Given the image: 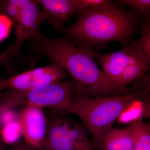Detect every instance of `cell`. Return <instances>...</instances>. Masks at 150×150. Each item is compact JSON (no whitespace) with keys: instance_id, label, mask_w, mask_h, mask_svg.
Returning a JSON list of instances; mask_svg holds the SVG:
<instances>
[{"instance_id":"5","label":"cell","mask_w":150,"mask_h":150,"mask_svg":"<svg viewBox=\"0 0 150 150\" xmlns=\"http://www.w3.org/2000/svg\"><path fill=\"white\" fill-rule=\"evenodd\" d=\"M84 128L74 121L54 117L47 124L42 150H93Z\"/></svg>"},{"instance_id":"11","label":"cell","mask_w":150,"mask_h":150,"mask_svg":"<svg viewBox=\"0 0 150 150\" xmlns=\"http://www.w3.org/2000/svg\"><path fill=\"white\" fill-rule=\"evenodd\" d=\"M96 148L100 150H134V139L130 126L108 131Z\"/></svg>"},{"instance_id":"20","label":"cell","mask_w":150,"mask_h":150,"mask_svg":"<svg viewBox=\"0 0 150 150\" xmlns=\"http://www.w3.org/2000/svg\"><path fill=\"white\" fill-rule=\"evenodd\" d=\"M9 55H13V48L12 45L2 53H0V63L4 61Z\"/></svg>"},{"instance_id":"8","label":"cell","mask_w":150,"mask_h":150,"mask_svg":"<svg viewBox=\"0 0 150 150\" xmlns=\"http://www.w3.org/2000/svg\"><path fill=\"white\" fill-rule=\"evenodd\" d=\"M92 54L99 62L105 77L116 88L118 79L128 65L142 60L150 62L133 43L116 52L104 54L92 52Z\"/></svg>"},{"instance_id":"13","label":"cell","mask_w":150,"mask_h":150,"mask_svg":"<svg viewBox=\"0 0 150 150\" xmlns=\"http://www.w3.org/2000/svg\"><path fill=\"white\" fill-rule=\"evenodd\" d=\"M134 139V150H150V128L141 121L131 123Z\"/></svg>"},{"instance_id":"18","label":"cell","mask_w":150,"mask_h":150,"mask_svg":"<svg viewBox=\"0 0 150 150\" xmlns=\"http://www.w3.org/2000/svg\"><path fill=\"white\" fill-rule=\"evenodd\" d=\"M13 24V22L9 18L0 14V43L8 37Z\"/></svg>"},{"instance_id":"4","label":"cell","mask_w":150,"mask_h":150,"mask_svg":"<svg viewBox=\"0 0 150 150\" xmlns=\"http://www.w3.org/2000/svg\"><path fill=\"white\" fill-rule=\"evenodd\" d=\"M76 92L71 80L60 81L28 90H8L0 94V115L20 105L50 108L60 110Z\"/></svg>"},{"instance_id":"9","label":"cell","mask_w":150,"mask_h":150,"mask_svg":"<svg viewBox=\"0 0 150 150\" xmlns=\"http://www.w3.org/2000/svg\"><path fill=\"white\" fill-rule=\"evenodd\" d=\"M18 119L25 144L33 149L42 150L47 129L46 118L42 108L24 106L18 114Z\"/></svg>"},{"instance_id":"1","label":"cell","mask_w":150,"mask_h":150,"mask_svg":"<svg viewBox=\"0 0 150 150\" xmlns=\"http://www.w3.org/2000/svg\"><path fill=\"white\" fill-rule=\"evenodd\" d=\"M34 42V50L46 54L71 75L76 96L96 98L125 94L108 81L92 51L77 48L67 36L51 38L41 33Z\"/></svg>"},{"instance_id":"16","label":"cell","mask_w":150,"mask_h":150,"mask_svg":"<svg viewBox=\"0 0 150 150\" xmlns=\"http://www.w3.org/2000/svg\"><path fill=\"white\" fill-rule=\"evenodd\" d=\"M142 36L137 42L133 43L134 46L150 62V22L148 20L142 25Z\"/></svg>"},{"instance_id":"21","label":"cell","mask_w":150,"mask_h":150,"mask_svg":"<svg viewBox=\"0 0 150 150\" xmlns=\"http://www.w3.org/2000/svg\"><path fill=\"white\" fill-rule=\"evenodd\" d=\"M11 150H34V149L30 147L25 143V144L19 143L15 146Z\"/></svg>"},{"instance_id":"23","label":"cell","mask_w":150,"mask_h":150,"mask_svg":"<svg viewBox=\"0 0 150 150\" xmlns=\"http://www.w3.org/2000/svg\"></svg>"},{"instance_id":"10","label":"cell","mask_w":150,"mask_h":150,"mask_svg":"<svg viewBox=\"0 0 150 150\" xmlns=\"http://www.w3.org/2000/svg\"><path fill=\"white\" fill-rule=\"evenodd\" d=\"M48 23L55 29H60L73 14L81 11L76 0H39Z\"/></svg>"},{"instance_id":"12","label":"cell","mask_w":150,"mask_h":150,"mask_svg":"<svg viewBox=\"0 0 150 150\" xmlns=\"http://www.w3.org/2000/svg\"><path fill=\"white\" fill-rule=\"evenodd\" d=\"M150 70V62L142 60L130 64L125 68L116 83V88L126 93L127 86Z\"/></svg>"},{"instance_id":"3","label":"cell","mask_w":150,"mask_h":150,"mask_svg":"<svg viewBox=\"0 0 150 150\" xmlns=\"http://www.w3.org/2000/svg\"><path fill=\"white\" fill-rule=\"evenodd\" d=\"M147 91L143 89L119 95L96 98L74 95L61 111L73 113L81 118L92 134L93 147L95 149L104 134L112 129L114 122L122 112Z\"/></svg>"},{"instance_id":"2","label":"cell","mask_w":150,"mask_h":150,"mask_svg":"<svg viewBox=\"0 0 150 150\" xmlns=\"http://www.w3.org/2000/svg\"><path fill=\"white\" fill-rule=\"evenodd\" d=\"M138 14L118 8L112 2L78 13L74 24L59 31L85 47H95L110 41L126 45L136 31Z\"/></svg>"},{"instance_id":"17","label":"cell","mask_w":150,"mask_h":150,"mask_svg":"<svg viewBox=\"0 0 150 150\" xmlns=\"http://www.w3.org/2000/svg\"><path fill=\"white\" fill-rule=\"evenodd\" d=\"M118 2L121 5L134 9L142 14L150 12V0H121Z\"/></svg>"},{"instance_id":"6","label":"cell","mask_w":150,"mask_h":150,"mask_svg":"<svg viewBox=\"0 0 150 150\" xmlns=\"http://www.w3.org/2000/svg\"><path fill=\"white\" fill-rule=\"evenodd\" d=\"M69 76L61 66L52 62L48 66L29 70L9 79L0 77V92L6 90L32 89L63 81Z\"/></svg>"},{"instance_id":"19","label":"cell","mask_w":150,"mask_h":150,"mask_svg":"<svg viewBox=\"0 0 150 150\" xmlns=\"http://www.w3.org/2000/svg\"><path fill=\"white\" fill-rule=\"evenodd\" d=\"M81 11L100 7L107 5L112 2L108 0H76Z\"/></svg>"},{"instance_id":"15","label":"cell","mask_w":150,"mask_h":150,"mask_svg":"<svg viewBox=\"0 0 150 150\" xmlns=\"http://www.w3.org/2000/svg\"><path fill=\"white\" fill-rule=\"evenodd\" d=\"M28 0H5L1 1L0 14L8 17L13 24L18 19L23 8Z\"/></svg>"},{"instance_id":"7","label":"cell","mask_w":150,"mask_h":150,"mask_svg":"<svg viewBox=\"0 0 150 150\" xmlns=\"http://www.w3.org/2000/svg\"><path fill=\"white\" fill-rule=\"evenodd\" d=\"M40 5L38 1L28 0L23 8L18 19L14 23L16 39L12 45L14 56L19 55L25 40L29 39L35 41L41 34L40 27L47 20V16Z\"/></svg>"},{"instance_id":"22","label":"cell","mask_w":150,"mask_h":150,"mask_svg":"<svg viewBox=\"0 0 150 150\" xmlns=\"http://www.w3.org/2000/svg\"><path fill=\"white\" fill-rule=\"evenodd\" d=\"M5 149L4 146V143H3L1 137H0V150H4Z\"/></svg>"},{"instance_id":"14","label":"cell","mask_w":150,"mask_h":150,"mask_svg":"<svg viewBox=\"0 0 150 150\" xmlns=\"http://www.w3.org/2000/svg\"><path fill=\"white\" fill-rule=\"evenodd\" d=\"M21 136V126L18 119L0 125V137L3 143L13 144L17 142Z\"/></svg>"}]
</instances>
